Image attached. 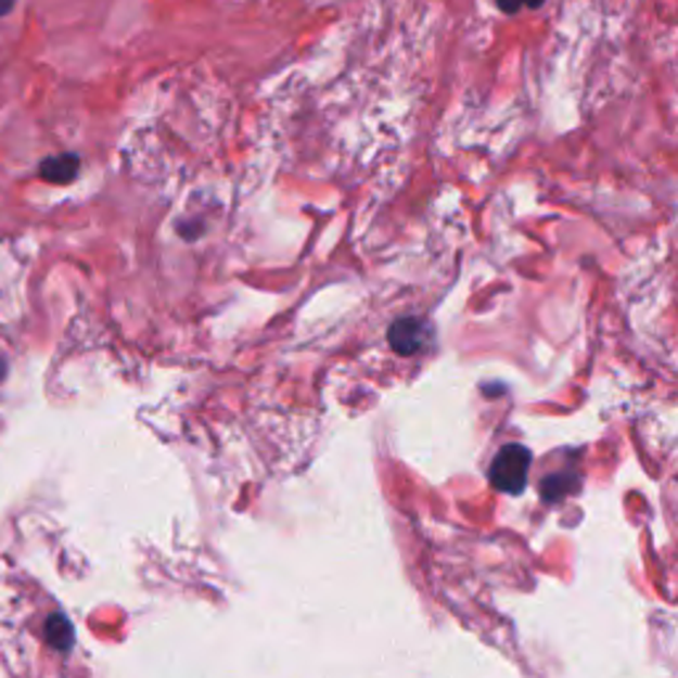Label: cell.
I'll list each match as a JSON object with an SVG mask.
<instances>
[{
	"label": "cell",
	"mask_w": 678,
	"mask_h": 678,
	"mask_svg": "<svg viewBox=\"0 0 678 678\" xmlns=\"http://www.w3.org/2000/svg\"><path fill=\"white\" fill-rule=\"evenodd\" d=\"M527 466H530V451L522 446H507L496 456L490 479L503 494H520L527 483Z\"/></svg>",
	"instance_id": "1"
},
{
	"label": "cell",
	"mask_w": 678,
	"mask_h": 678,
	"mask_svg": "<svg viewBox=\"0 0 678 678\" xmlns=\"http://www.w3.org/2000/svg\"><path fill=\"white\" fill-rule=\"evenodd\" d=\"M424 340V327L419 321H411V318H404V321H398L393 327V332H389V342H393V347L398 353H413L419 350V345H422Z\"/></svg>",
	"instance_id": "2"
},
{
	"label": "cell",
	"mask_w": 678,
	"mask_h": 678,
	"mask_svg": "<svg viewBox=\"0 0 678 678\" xmlns=\"http://www.w3.org/2000/svg\"><path fill=\"white\" fill-rule=\"evenodd\" d=\"M40 172H43L46 181L67 183L75 178V172H77V157H72V154H62V157L46 159L43 167H40Z\"/></svg>",
	"instance_id": "3"
},
{
	"label": "cell",
	"mask_w": 678,
	"mask_h": 678,
	"mask_svg": "<svg viewBox=\"0 0 678 678\" xmlns=\"http://www.w3.org/2000/svg\"><path fill=\"white\" fill-rule=\"evenodd\" d=\"M48 634H51V641H56L59 647H69V636H72V628H69V623L64 621V617H59V615H53L51 621H48Z\"/></svg>",
	"instance_id": "4"
},
{
	"label": "cell",
	"mask_w": 678,
	"mask_h": 678,
	"mask_svg": "<svg viewBox=\"0 0 678 678\" xmlns=\"http://www.w3.org/2000/svg\"><path fill=\"white\" fill-rule=\"evenodd\" d=\"M496 3L503 14H517V11L522 9V0H496Z\"/></svg>",
	"instance_id": "5"
},
{
	"label": "cell",
	"mask_w": 678,
	"mask_h": 678,
	"mask_svg": "<svg viewBox=\"0 0 678 678\" xmlns=\"http://www.w3.org/2000/svg\"><path fill=\"white\" fill-rule=\"evenodd\" d=\"M14 5H16V0H0V16L11 14V11H14Z\"/></svg>",
	"instance_id": "6"
},
{
	"label": "cell",
	"mask_w": 678,
	"mask_h": 678,
	"mask_svg": "<svg viewBox=\"0 0 678 678\" xmlns=\"http://www.w3.org/2000/svg\"><path fill=\"white\" fill-rule=\"evenodd\" d=\"M546 0H522V5H530V9H538V5H543Z\"/></svg>",
	"instance_id": "7"
}]
</instances>
